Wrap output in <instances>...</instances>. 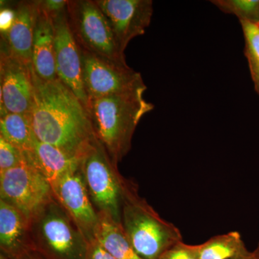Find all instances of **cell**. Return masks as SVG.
Segmentation results:
<instances>
[{"label": "cell", "instance_id": "6da1fadb", "mask_svg": "<svg viewBox=\"0 0 259 259\" xmlns=\"http://www.w3.org/2000/svg\"><path fill=\"white\" fill-rule=\"evenodd\" d=\"M33 102L30 118L35 137L74 156L96 139L88 108L59 79L44 81L32 68Z\"/></svg>", "mask_w": 259, "mask_h": 259}, {"label": "cell", "instance_id": "7a4b0ae2", "mask_svg": "<svg viewBox=\"0 0 259 259\" xmlns=\"http://www.w3.org/2000/svg\"><path fill=\"white\" fill-rule=\"evenodd\" d=\"M146 90L89 99L94 133L115 165L129 152L143 117L154 108L144 98Z\"/></svg>", "mask_w": 259, "mask_h": 259}, {"label": "cell", "instance_id": "3957f363", "mask_svg": "<svg viewBox=\"0 0 259 259\" xmlns=\"http://www.w3.org/2000/svg\"><path fill=\"white\" fill-rule=\"evenodd\" d=\"M121 226L133 248L143 259H158L168 248L182 241L178 228L163 220L141 198L131 182L122 202Z\"/></svg>", "mask_w": 259, "mask_h": 259}, {"label": "cell", "instance_id": "277c9868", "mask_svg": "<svg viewBox=\"0 0 259 259\" xmlns=\"http://www.w3.org/2000/svg\"><path fill=\"white\" fill-rule=\"evenodd\" d=\"M34 250L45 259H86L89 242L56 198L30 221Z\"/></svg>", "mask_w": 259, "mask_h": 259}, {"label": "cell", "instance_id": "5b68a950", "mask_svg": "<svg viewBox=\"0 0 259 259\" xmlns=\"http://www.w3.org/2000/svg\"><path fill=\"white\" fill-rule=\"evenodd\" d=\"M80 168L97 213L121 223V210L130 181L125 180L97 139L81 158Z\"/></svg>", "mask_w": 259, "mask_h": 259}, {"label": "cell", "instance_id": "8992f818", "mask_svg": "<svg viewBox=\"0 0 259 259\" xmlns=\"http://www.w3.org/2000/svg\"><path fill=\"white\" fill-rule=\"evenodd\" d=\"M70 25L80 48L111 64L127 66L108 20L95 1L68 2Z\"/></svg>", "mask_w": 259, "mask_h": 259}, {"label": "cell", "instance_id": "52a82bcc", "mask_svg": "<svg viewBox=\"0 0 259 259\" xmlns=\"http://www.w3.org/2000/svg\"><path fill=\"white\" fill-rule=\"evenodd\" d=\"M54 199L49 182L26 160L0 174V199L18 209L29 221Z\"/></svg>", "mask_w": 259, "mask_h": 259}, {"label": "cell", "instance_id": "ba28073f", "mask_svg": "<svg viewBox=\"0 0 259 259\" xmlns=\"http://www.w3.org/2000/svg\"><path fill=\"white\" fill-rule=\"evenodd\" d=\"M81 51L83 81L89 99L146 90L141 74Z\"/></svg>", "mask_w": 259, "mask_h": 259}, {"label": "cell", "instance_id": "9c48e42d", "mask_svg": "<svg viewBox=\"0 0 259 259\" xmlns=\"http://www.w3.org/2000/svg\"><path fill=\"white\" fill-rule=\"evenodd\" d=\"M55 32V56L58 79L88 108V97L83 81L81 51L70 25L67 8L51 16Z\"/></svg>", "mask_w": 259, "mask_h": 259}, {"label": "cell", "instance_id": "30bf717a", "mask_svg": "<svg viewBox=\"0 0 259 259\" xmlns=\"http://www.w3.org/2000/svg\"><path fill=\"white\" fill-rule=\"evenodd\" d=\"M54 197L69 214L89 243L95 240L99 215L90 198L81 168L51 185Z\"/></svg>", "mask_w": 259, "mask_h": 259}, {"label": "cell", "instance_id": "8fae6325", "mask_svg": "<svg viewBox=\"0 0 259 259\" xmlns=\"http://www.w3.org/2000/svg\"><path fill=\"white\" fill-rule=\"evenodd\" d=\"M1 116L30 114L33 102L32 64H25L2 50L0 61Z\"/></svg>", "mask_w": 259, "mask_h": 259}, {"label": "cell", "instance_id": "7c38bea8", "mask_svg": "<svg viewBox=\"0 0 259 259\" xmlns=\"http://www.w3.org/2000/svg\"><path fill=\"white\" fill-rule=\"evenodd\" d=\"M124 53L130 41L143 35L153 15L151 0H96Z\"/></svg>", "mask_w": 259, "mask_h": 259}, {"label": "cell", "instance_id": "4fadbf2b", "mask_svg": "<svg viewBox=\"0 0 259 259\" xmlns=\"http://www.w3.org/2000/svg\"><path fill=\"white\" fill-rule=\"evenodd\" d=\"M13 25L3 37L10 54L25 64H32V44L38 16L37 1L21 2L14 8Z\"/></svg>", "mask_w": 259, "mask_h": 259}, {"label": "cell", "instance_id": "5bb4252c", "mask_svg": "<svg viewBox=\"0 0 259 259\" xmlns=\"http://www.w3.org/2000/svg\"><path fill=\"white\" fill-rule=\"evenodd\" d=\"M0 250L17 259L34 250L30 221L13 206L0 199Z\"/></svg>", "mask_w": 259, "mask_h": 259}, {"label": "cell", "instance_id": "9a60e30c", "mask_svg": "<svg viewBox=\"0 0 259 259\" xmlns=\"http://www.w3.org/2000/svg\"><path fill=\"white\" fill-rule=\"evenodd\" d=\"M23 155L25 160L44 175L51 186L70 172L77 170L81 163V157L41 142L35 135L31 148Z\"/></svg>", "mask_w": 259, "mask_h": 259}, {"label": "cell", "instance_id": "2e32d148", "mask_svg": "<svg viewBox=\"0 0 259 259\" xmlns=\"http://www.w3.org/2000/svg\"><path fill=\"white\" fill-rule=\"evenodd\" d=\"M33 44L32 68L37 77L44 81L58 79L55 56V32L50 15L39 5Z\"/></svg>", "mask_w": 259, "mask_h": 259}, {"label": "cell", "instance_id": "e0dca14e", "mask_svg": "<svg viewBox=\"0 0 259 259\" xmlns=\"http://www.w3.org/2000/svg\"><path fill=\"white\" fill-rule=\"evenodd\" d=\"M99 225L95 239L116 259H143L126 236L121 223L105 213H98Z\"/></svg>", "mask_w": 259, "mask_h": 259}, {"label": "cell", "instance_id": "ac0fdd59", "mask_svg": "<svg viewBox=\"0 0 259 259\" xmlns=\"http://www.w3.org/2000/svg\"><path fill=\"white\" fill-rule=\"evenodd\" d=\"M196 249L198 259H233L250 252L237 231L212 237L202 244L196 245Z\"/></svg>", "mask_w": 259, "mask_h": 259}, {"label": "cell", "instance_id": "d6986e66", "mask_svg": "<svg viewBox=\"0 0 259 259\" xmlns=\"http://www.w3.org/2000/svg\"><path fill=\"white\" fill-rule=\"evenodd\" d=\"M30 115L7 113L0 119V137L23 152L28 153L31 148L33 138Z\"/></svg>", "mask_w": 259, "mask_h": 259}, {"label": "cell", "instance_id": "ffe728a7", "mask_svg": "<svg viewBox=\"0 0 259 259\" xmlns=\"http://www.w3.org/2000/svg\"><path fill=\"white\" fill-rule=\"evenodd\" d=\"M245 37V54L255 91L259 95V24L240 20Z\"/></svg>", "mask_w": 259, "mask_h": 259}, {"label": "cell", "instance_id": "44dd1931", "mask_svg": "<svg viewBox=\"0 0 259 259\" xmlns=\"http://www.w3.org/2000/svg\"><path fill=\"white\" fill-rule=\"evenodd\" d=\"M212 3L225 13L236 15L239 20L259 23V0H218Z\"/></svg>", "mask_w": 259, "mask_h": 259}, {"label": "cell", "instance_id": "7402d4cb", "mask_svg": "<svg viewBox=\"0 0 259 259\" xmlns=\"http://www.w3.org/2000/svg\"><path fill=\"white\" fill-rule=\"evenodd\" d=\"M25 160L20 150L0 137V174L19 166Z\"/></svg>", "mask_w": 259, "mask_h": 259}, {"label": "cell", "instance_id": "603a6c76", "mask_svg": "<svg viewBox=\"0 0 259 259\" xmlns=\"http://www.w3.org/2000/svg\"><path fill=\"white\" fill-rule=\"evenodd\" d=\"M158 259H198L196 245H188L183 241L168 248Z\"/></svg>", "mask_w": 259, "mask_h": 259}, {"label": "cell", "instance_id": "cb8c5ba5", "mask_svg": "<svg viewBox=\"0 0 259 259\" xmlns=\"http://www.w3.org/2000/svg\"><path fill=\"white\" fill-rule=\"evenodd\" d=\"M86 259H116L102 245L94 240L89 245L88 255Z\"/></svg>", "mask_w": 259, "mask_h": 259}, {"label": "cell", "instance_id": "d4e9b609", "mask_svg": "<svg viewBox=\"0 0 259 259\" xmlns=\"http://www.w3.org/2000/svg\"><path fill=\"white\" fill-rule=\"evenodd\" d=\"M68 2L66 0H45L38 1V3L51 16H54L67 8Z\"/></svg>", "mask_w": 259, "mask_h": 259}, {"label": "cell", "instance_id": "484cf974", "mask_svg": "<svg viewBox=\"0 0 259 259\" xmlns=\"http://www.w3.org/2000/svg\"><path fill=\"white\" fill-rule=\"evenodd\" d=\"M15 10L13 8H2L0 13V28L2 35H5L13 25L15 20Z\"/></svg>", "mask_w": 259, "mask_h": 259}, {"label": "cell", "instance_id": "4316f807", "mask_svg": "<svg viewBox=\"0 0 259 259\" xmlns=\"http://www.w3.org/2000/svg\"><path fill=\"white\" fill-rule=\"evenodd\" d=\"M17 259H45L36 250H31L24 253L21 256Z\"/></svg>", "mask_w": 259, "mask_h": 259}, {"label": "cell", "instance_id": "83f0119b", "mask_svg": "<svg viewBox=\"0 0 259 259\" xmlns=\"http://www.w3.org/2000/svg\"><path fill=\"white\" fill-rule=\"evenodd\" d=\"M233 259H256L255 258V255L254 252H250L248 254L243 255V256L238 257V258H233Z\"/></svg>", "mask_w": 259, "mask_h": 259}, {"label": "cell", "instance_id": "f1b7e54d", "mask_svg": "<svg viewBox=\"0 0 259 259\" xmlns=\"http://www.w3.org/2000/svg\"><path fill=\"white\" fill-rule=\"evenodd\" d=\"M253 252L255 253V258L259 259V243L258 245H257L256 248L253 250Z\"/></svg>", "mask_w": 259, "mask_h": 259}, {"label": "cell", "instance_id": "f546056e", "mask_svg": "<svg viewBox=\"0 0 259 259\" xmlns=\"http://www.w3.org/2000/svg\"><path fill=\"white\" fill-rule=\"evenodd\" d=\"M0 259H14V258H11V257L8 256V255L5 254V253H2V252H0Z\"/></svg>", "mask_w": 259, "mask_h": 259}, {"label": "cell", "instance_id": "4dcf8cb0", "mask_svg": "<svg viewBox=\"0 0 259 259\" xmlns=\"http://www.w3.org/2000/svg\"><path fill=\"white\" fill-rule=\"evenodd\" d=\"M259 24V23H258Z\"/></svg>", "mask_w": 259, "mask_h": 259}]
</instances>
